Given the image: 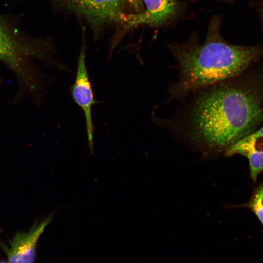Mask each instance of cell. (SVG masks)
<instances>
[{
  "instance_id": "obj_1",
  "label": "cell",
  "mask_w": 263,
  "mask_h": 263,
  "mask_svg": "<svg viewBox=\"0 0 263 263\" xmlns=\"http://www.w3.org/2000/svg\"><path fill=\"white\" fill-rule=\"evenodd\" d=\"M239 76L194 92L169 117L152 113V121L200 148L225 150L263 124L261 94Z\"/></svg>"
},
{
  "instance_id": "obj_2",
  "label": "cell",
  "mask_w": 263,
  "mask_h": 263,
  "mask_svg": "<svg viewBox=\"0 0 263 263\" xmlns=\"http://www.w3.org/2000/svg\"><path fill=\"white\" fill-rule=\"evenodd\" d=\"M167 47L176 61L178 74L168 87L166 104L181 103L198 90L240 75L257 55L254 47L226 42L214 23L202 44L191 39Z\"/></svg>"
},
{
  "instance_id": "obj_3",
  "label": "cell",
  "mask_w": 263,
  "mask_h": 263,
  "mask_svg": "<svg viewBox=\"0 0 263 263\" xmlns=\"http://www.w3.org/2000/svg\"><path fill=\"white\" fill-rule=\"evenodd\" d=\"M71 93L75 102L84 112L89 147L91 153L93 154L94 126L92 120V107L97 102L94 99L88 75L84 41L78 59L75 82L71 87Z\"/></svg>"
},
{
  "instance_id": "obj_4",
  "label": "cell",
  "mask_w": 263,
  "mask_h": 263,
  "mask_svg": "<svg viewBox=\"0 0 263 263\" xmlns=\"http://www.w3.org/2000/svg\"><path fill=\"white\" fill-rule=\"evenodd\" d=\"M52 221V216L36 222L27 232H17L8 245L0 243L10 263H34L38 240Z\"/></svg>"
},
{
  "instance_id": "obj_5",
  "label": "cell",
  "mask_w": 263,
  "mask_h": 263,
  "mask_svg": "<svg viewBox=\"0 0 263 263\" xmlns=\"http://www.w3.org/2000/svg\"><path fill=\"white\" fill-rule=\"evenodd\" d=\"M67 5L91 22L99 24L110 21L124 23L122 0H65Z\"/></svg>"
},
{
  "instance_id": "obj_6",
  "label": "cell",
  "mask_w": 263,
  "mask_h": 263,
  "mask_svg": "<svg viewBox=\"0 0 263 263\" xmlns=\"http://www.w3.org/2000/svg\"><path fill=\"white\" fill-rule=\"evenodd\" d=\"M225 150L226 156L239 154L248 159L250 176L255 181L263 172V125L239 139Z\"/></svg>"
},
{
  "instance_id": "obj_7",
  "label": "cell",
  "mask_w": 263,
  "mask_h": 263,
  "mask_svg": "<svg viewBox=\"0 0 263 263\" xmlns=\"http://www.w3.org/2000/svg\"><path fill=\"white\" fill-rule=\"evenodd\" d=\"M36 53L33 47L19 39L0 17V61L19 71V64L23 58Z\"/></svg>"
},
{
  "instance_id": "obj_8",
  "label": "cell",
  "mask_w": 263,
  "mask_h": 263,
  "mask_svg": "<svg viewBox=\"0 0 263 263\" xmlns=\"http://www.w3.org/2000/svg\"><path fill=\"white\" fill-rule=\"evenodd\" d=\"M146 9L136 14L126 15L124 23L128 27L140 24L159 26L166 23L175 13V0H142Z\"/></svg>"
},
{
  "instance_id": "obj_9",
  "label": "cell",
  "mask_w": 263,
  "mask_h": 263,
  "mask_svg": "<svg viewBox=\"0 0 263 263\" xmlns=\"http://www.w3.org/2000/svg\"><path fill=\"white\" fill-rule=\"evenodd\" d=\"M248 207L263 225V183L254 191L248 204Z\"/></svg>"
},
{
  "instance_id": "obj_10",
  "label": "cell",
  "mask_w": 263,
  "mask_h": 263,
  "mask_svg": "<svg viewBox=\"0 0 263 263\" xmlns=\"http://www.w3.org/2000/svg\"><path fill=\"white\" fill-rule=\"evenodd\" d=\"M137 11L142 9L143 1L142 0H126Z\"/></svg>"
},
{
  "instance_id": "obj_11",
  "label": "cell",
  "mask_w": 263,
  "mask_h": 263,
  "mask_svg": "<svg viewBox=\"0 0 263 263\" xmlns=\"http://www.w3.org/2000/svg\"><path fill=\"white\" fill-rule=\"evenodd\" d=\"M0 263H10L8 261L6 262L4 261H0Z\"/></svg>"
},
{
  "instance_id": "obj_12",
  "label": "cell",
  "mask_w": 263,
  "mask_h": 263,
  "mask_svg": "<svg viewBox=\"0 0 263 263\" xmlns=\"http://www.w3.org/2000/svg\"><path fill=\"white\" fill-rule=\"evenodd\" d=\"M1 230L0 229V232H1Z\"/></svg>"
}]
</instances>
